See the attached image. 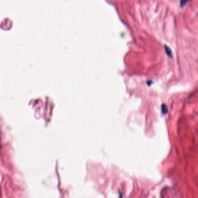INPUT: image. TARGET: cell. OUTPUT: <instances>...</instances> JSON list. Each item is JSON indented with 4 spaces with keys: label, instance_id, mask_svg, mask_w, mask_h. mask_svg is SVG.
Instances as JSON below:
<instances>
[{
    "label": "cell",
    "instance_id": "obj_1",
    "mask_svg": "<svg viewBox=\"0 0 198 198\" xmlns=\"http://www.w3.org/2000/svg\"><path fill=\"white\" fill-rule=\"evenodd\" d=\"M161 111H162V113L163 114H166V113H167V112H168V107H167V106L166 105L163 104L162 105V106H161Z\"/></svg>",
    "mask_w": 198,
    "mask_h": 198
},
{
    "label": "cell",
    "instance_id": "obj_2",
    "mask_svg": "<svg viewBox=\"0 0 198 198\" xmlns=\"http://www.w3.org/2000/svg\"><path fill=\"white\" fill-rule=\"evenodd\" d=\"M164 48H165V50H166V52L167 54L169 55V56L171 57L172 56V54H171V50L167 46H166V45H164Z\"/></svg>",
    "mask_w": 198,
    "mask_h": 198
},
{
    "label": "cell",
    "instance_id": "obj_3",
    "mask_svg": "<svg viewBox=\"0 0 198 198\" xmlns=\"http://www.w3.org/2000/svg\"><path fill=\"white\" fill-rule=\"evenodd\" d=\"M188 2V1H181V6H183V5H185V4H186V3H187Z\"/></svg>",
    "mask_w": 198,
    "mask_h": 198
},
{
    "label": "cell",
    "instance_id": "obj_4",
    "mask_svg": "<svg viewBox=\"0 0 198 198\" xmlns=\"http://www.w3.org/2000/svg\"><path fill=\"white\" fill-rule=\"evenodd\" d=\"M0 141H1V140H0ZM0 149H1V143H0Z\"/></svg>",
    "mask_w": 198,
    "mask_h": 198
}]
</instances>
